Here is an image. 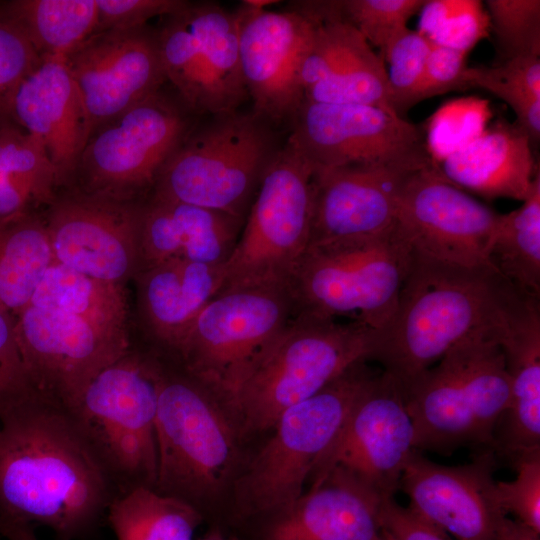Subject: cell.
Returning <instances> with one entry per match:
<instances>
[{"label":"cell","mask_w":540,"mask_h":540,"mask_svg":"<svg viewBox=\"0 0 540 540\" xmlns=\"http://www.w3.org/2000/svg\"><path fill=\"white\" fill-rule=\"evenodd\" d=\"M160 359L154 489L201 513L234 466L235 433L212 392L175 363Z\"/></svg>","instance_id":"cell-9"},{"label":"cell","mask_w":540,"mask_h":540,"mask_svg":"<svg viewBox=\"0 0 540 540\" xmlns=\"http://www.w3.org/2000/svg\"><path fill=\"white\" fill-rule=\"evenodd\" d=\"M244 221L152 194L142 210L140 270L172 259L224 265Z\"/></svg>","instance_id":"cell-25"},{"label":"cell","mask_w":540,"mask_h":540,"mask_svg":"<svg viewBox=\"0 0 540 540\" xmlns=\"http://www.w3.org/2000/svg\"><path fill=\"white\" fill-rule=\"evenodd\" d=\"M292 316L287 287L221 291L162 356L230 409L243 382Z\"/></svg>","instance_id":"cell-10"},{"label":"cell","mask_w":540,"mask_h":540,"mask_svg":"<svg viewBox=\"0 0 540 540\" xmlns=\"http://www.w3.org/2000/svg\"><path fill=\"white\" fill-rule=\"evenodd\" d=\"M362 361L310 398L283 411L274 433L235 486L238 521L289 507L378 371Z\"/></svg>","instance_id":"cell-8"},{"label":"cell","mask_w":540,"mask_h":540,"mask_svg":"<svg viewBox=\"0 0 540 540\" xmlns=\"http://www.w3.org/2000/svg\"><path fill=\"white\" fill-rule=\"evenodd\" d=\"M243 80L256 113L289 126L304 101L298 67L312 23L295 5L285 11L241 4L236 11Z\"/></svg>","instance_id":"cell-20"},{"label":"cell","mask_w":540,"mask_h":540,"mask_svg":"<svg viewBox=\"0 0 540 540\" xmlns=\"http://www.w3.org/2000/svg\"><path fill=\"white\" fill-rule=\"evenodd\" d=\"M413 250L397 231L308 246L288 283L294 317L349 318L373 330L392 317Z\"/></svg>","instance_id":"cell-5"},{"label":"cell","mask_w":540,"mask_h":540,"mask_svg":"<svg viewBox=\"0 0 540 540\" xmlns=\"http://www.w3.org/2000/svg\"><path fill=\"white\" fill-rule=\"evenodd\" d=\"M200 540H229L223 530L217 526H213L206 535Z\"/></svg>","instance_id":"cell-48"},{"label":"cell","mask_w":540,"mask_h":540,"mask_svg":"<svg viewBox=\"0 0 540 540\" xmlns=\"http://www.w3.org/2000/svg\"><path fill=\"white\" fill-rule=\"evenodd\" d=\"M384 498L333 468L289 507L252 517L248 540H376Z\"/></svg>","instance_id":"cell-23"},{"label":"cell","mask_w":540,"mask_h":540,"mask_svg":"<svg viewBox=\"0 0 540 540\" xmlns=\"http://www.w3.org/2000/svg\"><path fill=\"white\" fill-rule=\"evenodd\" d=\"M54 262L45 225L29 213L0 223V312L15 318Z\"/></svg>","instance_id":"cell-30"},{"label":"cell","mask_w":540,"mask_h":540,"mask_svg":"<svg viewBox=\"0 0 540 540\" xmlns=\"http://www.w3.org/2000/svg\"><path fill=\"white\" fill-rule=\"evenodd\" d=\"M5 220H6V219H5ZM2 221H4V220H0V223H1Z\"/></svg>","instance_id":"cell-52"},{"label":"cell","mask_w":540,"mask_h":540,"mask_svg":"<svg viewBox=\"0 0 540 540\" xmlns=\"http://www.w3.org/2000/svg\"><path fill=\"white\" fill-rule=\"evenodd\" d=\"M516 477L497 481L496 496L502 511L540 533V448L519 455L512 462Z\"/></svg>","instance_id":"cell-42"},{"label":"cell","mask_w":540,"mask_h":540,"mask_svg":"<svg viewBox=\"0 0 540 540\" xmlns=\"http://www.w3.org/2000/svg\"><path fill=\"white\" fill-rule=\"evenodd\" d=\"M203 520L191 504L146 486L115 497L106 516L117 540H192Z\"/></svg>","instance_id":"cell-33"},{"label":"cell","mask_w":540,"mask_h":540,"mask_svg":"<svg viewBox=\"0 0 540 540\" xmlns=\"http://www.w3.org/2000/svg\"><path fill=\"white\" fill-rule=\"evenodd\" d=\"M423 168L362 164L314 171L309 246L389 230L403 186Z\"/></svg>","instance_id":"cell-22"},{"label":"cell","mask_w":540,"mask_h":540,"mask_svg":"<svg viewBox=\"0 0 540 540\" xmlns=\"http://www.w3.org/2000/svg\"><path fill=\"white\" fill-rule=\"evenodd\" d=\"M119 495L69 412L37 396L0 414V530H52L86 540Z\"/></svg>","instance_id":"cell-1"},{"label":"cell","mask_w":540,"mask_h":540,"mask_svg":"<svg viewBox=\"0 0 540 540\" xmlns=\"http://www.w3.org/2000/svg\"><path fill=\"white\" fill-rule=\"evenodd\" d=\"M12 540H38L33 528H22L12 538Z\"/></svg>","instance_id":"cell-49"},{"label":"cell","mask_w":540,"mask_h":540,"mask_svg":"<svg viewBox=\"0 0 540 540\" xmlns=\"http://www.w3.org/2000/svg\"><path fill=\"white\" fill-rule=\"evenodd\" d=\"M313 175L312 166L286 139L264 173L223 265L219 292L287 286L309 246Z\"/></svg>","instance_id":"cell-11"},{"label":"cell","mask_w":540,"mask_h":540,"mask_svg":"<svg viewBox=\"0 0 540 540\" xmlns=\"http://www.w3.org/2000/svg\"><path fill=\"white\" fill-rule=\"evenodd\" d=\"M182 0H96L97 29L126 30L147 25L148 20L173 13L185 4Z\"/></svg>","instance_id":"cell-45"},{"label":"cell","mask_w":540,"mask_h":540,"mask_svg":"<svg viewBox=\"0 0 540 540\" xmlns=\"http://www.w3.org/2000/svg\"><path fill=\"white\" fill-rule=\"evenodd\" d=\"M488 260L517 290L540 300V174L522 205L501 214Z\"/></svg>","instance_id":"cell-34"},{"label":"cell","mask_w":540,"mask_h":540,"mask_svg":"<svg viewBox=\"0 0 540 540\" xmlns=\"http://www.w3.org/2000/svg\"><path fill=\"white\" fill-rule=\"evenodd\" d=\"M494 465L492 450L457 466L437 464L413 450L399 489L408 496L411 511L456 540H497L506 514L496 496Z\"/></svg>","instance_id":"cell-21"},{"label":"cell","mask_w":540,"mask_h":540,"mask_svg":"<svg viewBox=\"0 0 540 540\" xmlns=\"http://www.w3.org/2000/svg\"><path fill=\"white\" fill-rule=\"evenodd\" d=\"M466 55L461 51L432 43L420 83L412 96L410 106L446 92L468 89L463 79Z\"/></svg>","instance_id":"cell-44"},{"label":"cell","mask_w":540,"mask_h":540,"mask_svg":"<svg viewBox=\"0 0 540 540\" xmlns=\"http://www.w3.org/2000/svg\"><path fill=\"white\" fill-rule=\"evenodd\" d=\"M463 79L467 88L485 89L514 111L516 125L531 143L540 138V58L516 56L495 67H466Z\"/></svg>","instance_id":"cell-36"},{"label":"cell","mask_w":540,"mask_h":540,"mask_svg":"<svg viewBox=\"0 0 540 540\" xmlns=\"http://www.w3.org/2000/svg\"><path fill=\"white\" fill-rule=\"evenodd\" d=\"M376 540H384L382 536L380 535Z\"/></svg>","instance_id":"cell-51"},{"label":"cell","mask_w":540,"mask_h":540,"mask_svg":"<svg viewBox=\"0 0 540 540\" xmlns=\"http://www.w3.org/2000/svg\"><path fill=\"white\" fill-rule=\"evenodd\" d=\"M197 121L178 97L161 90L149 96L90 135L75 173L80 190L133 201L153 189L161 169Z\"/></svg>","instance_id":"cell-12"},{"label":"cell","mask_w":540,"mask_h":540,"mask_svg":"<svg viewBox=\"0 0 540 540\" xmlns=\"http://www.w3.org/2000/svg\"><path fill=\"white\" fill-rule=\"evenodd\" d=\"M486 6L503 61L540 54L539 0H488Z\"/></svg>","instance_id":"cell-39"},{"label":"cell","mask_w":540,"mask_h":540,"mask_svg":"<svg viewBox=\"0 0 540 540\" xmlns=\"http://www.w3.org/2000/svg\"><path fill=\"white\" fill-rule=\"evenodd\" d=\"M5 11L42 59L66 57L97 29L96 0H19Z\"/></svg>","instance_id":"cell-35"},{"label":"cell","mask_w":540,"mask_h":540,"mask_svg":"<svg viewBox=\"0 0 540 540\" xmlns=\"http://www.w3.org/2000/svg\"><path fill=\"white\" fill-rule=\"evenodd\" d=\"M65 62L82 96L91 134L167 81L156 29L148 25L95 32Z\"/></svg>","instance_id":"cell-19"},{"label":"cell","mask_w":540,"mask_h":540,"mask_svg":"<svg viewBox=\"0 0 540 540\" xmlns=\"http://www.w3.org/2000/svg\"><path fill=\"white\" fill-rule=\"evenodd\" d=\"M420 11L417 31L433 44L467 54L489 34V16L479 1H426Z\"/></svg>","instance_id":"cell-37"},{"label":"cell","mask_w":540,"mask_h":540,"mask_svg":"<svg viewBox=\"0 0 540 540\" xmlns=\"http://www.w3.org/2000/svg\"><path fill=\"white\" fill-rule=\"evenodd\" d=\"M511 399L495 435L494 454L512 462L540 448V300L525 297L498 335Z\"/></svg>","instance_id":"cell-26"},{"label":"cell","mask_w":540,"mask_h":540,"mask_svg":"<svg viewBox=\"0 0 540 540\" xmlns=\"http://www.w3.org/2000/svg\"><path fill=\"white\" fill-rule=\"evenodd\" d=\"M138 309L160 355H167L219 292L223 265L172 259L137 274Z\"/></svg>","instance_id":"cell-28"},{"label":"cell","mask_w":540,"mask_h":540,"mask_svg":"<svg viewBox=\"0 0 540 540\" xmlns=\"http://www.w3.org/2000/svg\"><path fill=\"white\" fill-rule=\"evenodd\" d=\"M161 20L156 33L166 80L186 108L198 117L239 109L249 96L236 11L186 1Z\"/></svg>","instance_id":"cell-13"},{"label":"cell","mask_w":540,"mask_h":540,"mask_svg":"<svg viewBox=\"0 0 540 540\" xmlns=\"http://www.w3.org/2000/svg\"><path fill=\"white\" fill-rule=\"evenodd\" d=\"M531 144L516 124L498 122L433 166L443 179L464 191L524 201L539 175Z\"/></svg>","instance_id":"cell-27"},{"label":"cell","mask_w":540,"mask_h":540,"mask_svg":"<svg viewBox=\"0 0 540 540\" xmlns=\"http://www.w3.org/2000/svg\"><path fill=\"white\" fill-rule=\"evenodd\" d=\"M13 320L35 395L66 411L98 373L131 349L129 340L54 309L27 305Z\"/></svg>","instance_id":"cell-15"},{"label":"cell","mask_w":540,"mask_h":540,"mask_svg":"<svg viewBox=\"0 0 540 540\" xmlns=\"http://www.w3.org/2000/svg\"><path fill=\"white\" fill-rule=\"evenodd\" d=\"M501 214L443 179L433 164L413 173L400 193L395 227L423 256L465 267L490 265Z\"/></svg>","instance_id":"cell-18"},{"label":"cell","mask_w":540,"mask_h":540,"mask_svg":"<svg viewBox=\"0 0 540 540\" xmlns=\"http://www.w3.org/2000/svg\"><path fill=\"white\" fill-rule=\"evenodd\" d=\"M288 128L287 140L314 171L362 164H433L423 128L376 106L304 100Z\"/></svg>","instance_id":"cell-14"},{"label":"cell","mask_w":540,"mask_h":540,"mask_svg":"<svg viewBox=\"0 0 540 540\" xmlns=\"http://www.w3.org/2000/svg\"><path fill=\"white\" fill-rule=\"evenodd\" d=\"M503 326L467 337L402 388L415 450L448 456L462 447L493 451L511 399L498 342Z\"/></svg>","instance_id":"cell-3"},{"label":"cell","mask_w":540,"mask_h":540,"mask_svg":"<svg viewBox=\"0 0 540 540\" xmlns=\"http://www.w3.org/2000/svg\"><path fill=\"white\" fill-rule=\"evenodd\" d=\"M376 330L358 322L294 317L243 382L230 410L246 431L273 428L283 411L370 361Z\"/></svg>","instance_id":"cell-7"},{"label":"cell","mask_w":540,"mask_h":540,"mask_svg":"<svg viewBox=\"0 0 540 540\" xmlns=\"http://www.w3.org/2000/svg\"><path fill=\"white\" fill-rule=\"evenodd\" d=\"M525 296L491 265L465 267L413 251L371 360L404 388L467 337L503 326Z\"/></svg>","instance_id":"cell-2"},{"label":"cell","mask_w":540,"mask_h":540,"mask_svg":"<svg viewBox=\"0 0 540 540\" xmlns=\"http://www.w3.org/2000/svg\"><path fill=\"white\" fill-rule=\"evenodd\" d=\"M304 100L370 105L395 112L383 58L345 18L338 59L324 79L305 90Z\"/></svg>","instance_id":"cell-31"},{"label":"cell","mask_w":540,"mask_h":540,"mask_svg":"<svg viewBox=\"0 0 540 540\" xmlns=\"http://www.w3.org/2000/svg\"><path fill=\"white\" fill-rule=\"evenodd\" d=\"M10 115L40 139L55 169L58 187L73 180L91 130L65 57L42 59L17 88Z\"/></svg>","instance_id":"cell-24"},{"label":"cell","mask_w":540,"mask_h":540,"mask_svg":"<svg viewBox=\"0 0 540 540\" xmlns=\"http://www.w3.org/2000/svg\"><path fill=\"white\" fill-rule=\"evenodd\" d=\"M414 449V427L399 383L378 371L321 455L314 479L341 469L381 497H394Z\"/></svg>","instance_id":"cell-16"},{"label":"cell","mask_w":540,"mask_h":540,"mask_svg":"<svg viewBox=\"0 0 540 540\" xmlns=\"http://www.w3.org/2000/svg\"><path fill=\"white\" fill-rule=\"evenodd\" d=\"M496 538L497 540H540V533L506 515L497 528Z\"/></svg>","instance_id":"cell-47"},{"label":"cell","mask_w":540,"mask_h":540,"mask_svg":"<svg viewBox=\"0 0 540 540\" xmlns=\"http://www.w3.org/2000/svg\"><path fill=\"white\" fill-rule=\"evenodd\" d=\"M41 61L20 27L0 9V117L10 115L17 88Z\"/></svg>","instance_id":"cell-41"},{"label":"cell","mask_w":540,"mask_h":540,"mask_svg":"<svg viewBox=\"0 0 540 540\" xmlns=\"http://www.w3.org/2000/svg\"><path fill=\"white\" fill-rule=\"evenodd\" d=\"M379 524L384 540H452L408 507L398 504L394 497L382 500Z\"/></svg>","instance_id":"cell-46"},{"label":"cell","mask_w":540,"mask_h":540,"mask_svg":"<svg viewBox=\"0 0 540 540\" xmlns=\"http://www.w3.org/2000/svg\"><path fill=\"white\" fill-rule=\"evenodd\" d=\"M142 210L80 189L56 195L45 220L54 261L121 284L141 268Z\"/></svg>","instance_id":"cell-17"},{"label":"cell","mask_w":540,"mask_h":540,"mask_svg":"<svg viewBox=\"0 0 540 540\" xmlns=\"http://www.w3.org/2000/svg\"><path fill=\"white\" fill-rule=\"evenodd\" d=\"M57 187L40 139L23 128L0 126V220L28 213L31 205H49Z\"/></svg>","instance_id":"cell-32"},{"label":"cell","mask_w":540,"mask_h":540,"mask_svg":"<svg viewBox=\"0 0 540 540\" xmlns=\"http://www.w3.org/2000/svg\"><path fill=\"white\" fill-rule=\"evenodd\" d=\"M34 396L18 345L14 320L0 312V414Z\"/></svg>","instance_id":"cell-43"},{"label":"cell","mask_w":540,"mask_h":540,"mask_svg":"<svg viewBox=\"0 0 540 540\" xmlns=\"http://www.w3.org/2000/svg\"><path fill=\"white\" fill-rule=\"evenodd\" d=\"M431 47L426 37L407 29L390 44L383 57L389 63L387 77L393 109L402 118L411 107Z\"/></svg>","instance_id":"cell-40"},{"label":"cell","mask_w":540,"mask_h":540,"mask_svg":"<svg viewBox=\"0 0 540 540\" xmlns=\"http://www.w3.org/2000/svg\"><path fill=\"white\" fill-rule=\"evenodd\" d=\"M425 0H344L337 1L341 15L383 58L390 44L407 29L410 18L422 9Z\"/></svg>","instance_id":"cell-38"},{"label":"cell","mask_w":540,"mask_h":540,"mask_svg":"<svg viewBox=\"0 0 540 540\" xmlns=\"http://www.w3.org/2000/svg\"><path fill=\"white\" fill-rule=\"evenodd\" d=\"M242 3L250 6V7H253V8H256V9H267L268 6L270 5H273V4H277L279 3V1H273V0H246V1H243Z\"/></svg>","instance_id":"cell-50"},{"label":"cell","mask_w":540,"mask_h":540,"mask_svg":"<svg viewBox=\"0 0 540 540\" xmlns=\"http://www.w3.org/2000/svg\"><path fill=\"white\" fill-rule=\"evenodd\" d=\"M161 359L132 348L104 368L67 411L119 495L154 488Z\"/></svg>","instance_id":"cell-6"},{"label":"cell","mask_w":540,"mask_h":540,"mask_svg":"<svg viewBox=\"0 0 540 540\" xmlns=\"http://www.w3.org/2000/svg\"><path fill=\"white\" fill-rule=\"evenodd\" d=\"M29 305L82 318L107 335L129 340L127 304L120 283L100 280L54 261Z\"/></svg>","instance_id":"cell-29"},{"label":"cell","mask_w":540,"mask_h":540,"mask_svg":"<svg viewBox=\"0 0 540 540\" xmlns=\"http://www.w3.org/2000/svg\"><path fill=\"white\" fill-rule=\"evenodd\" d=\"M277 129L254 110L205 116L167 160L152 194L245 220L284 144Z\"/></svg>","instance_id":"cell-4"}]
</instances>
